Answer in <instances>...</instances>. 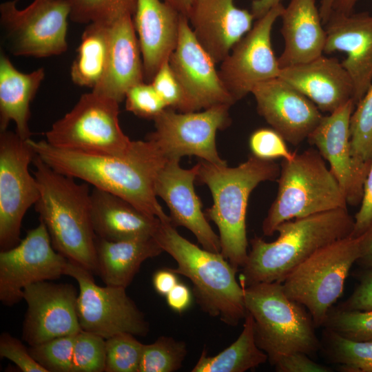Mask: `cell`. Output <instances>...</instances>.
Returning <instances> with one entry per match:
<instances>
[{
  "mask_svg": "<svg viewBox=\"0 0 372 372\" xmlns=\"http://www.w3.org/2000/svg\"><path fill=\"white\" fill-rule=\"evenodd\" d=\"M144 69L132 16L109 24V52L104 76L92 91L116 101L125 99L127 90L143 82Z\"/></svg>",
  "mask_w": 372,
  "mask_h": 372,
  "instance_id": "25",
  "label": "cell"
},
{
  "mask_svg": "<svg viewBox=\"0 0 372 372\" xmlns=\"http://www.w3.org/2000/svg\"><path fill=\"white\" fill-rule=\"evenodd\" d=\"M109 24H87L70 69L76 85L93 90L102 80L108 58Z\"/></svg>",
  "mask_w": 372,
  "mask_h": 372,
  "instance_id": "31",
  "label": "cell"
},
{
  "mask_svg": "<svg viewBox=\"0 0 372 372\" xmlns=\"http://www.w3.org/2000/svg\"><path fill=\"white\" fill-rule=\"evenodd\" d=\"M90 216L96 238L109 241L154 236L161 224L127 200L96 187L90 194Z\"/></svg>",
  "mask_w": 372,
  "mask_h": 372,
  "instance_id": "26",
  "label": "cell"
},
{
  "mask_svg": "<svg viewBox=\"0 0 372 372\" xmlns=\"http://www.w3.org/2000/svg\"><path fill=\"white\" fill-rule=\"evenodd\" d=\"M68 259L54 249L44 223L28 231L14 247L0 252V300L12 306L32 284L64 275Z\"/></svg>",
  "mask_w": 372,
  "mask_h": 372,
  "instance_id": "15",
  "label": "cell"
},
{
  "mask_svg": "<svg viewBox=\"0 0 372 372\" xmlns=\"http://www.w3.org/2000/svg\"><path fill=\"white\" fill-rule=\"evenodd\" d=\"M136 335L119 333L105 340L106 372H138L144 344Z\"/></svg>",
  "mask_w": 372,
  "mask_h": 372,
  "instance_id": "36",
  "label": "cell"
},
{
  "mask_svg": "<svg viewBox=\"0 0 372 372\" xmlns=\"http://www.w3.org/2000/svg\"><path fill=\"white\" fill-rule=\"evenodd\" d=\"M163 251L176 262L172 269L188 278L200 308L229 326H236L247 311L243 287L236 271L221 253L201 249L180 236L171 223H163L154 236Z\"/></svg>",
  "mask_w": 372,
  "mask_h": 372,
  "instance_id": "5",
  "label": "cell"
},
{
  "mask_svg": "<svg viewBox=\"0 0 372 372\" xmlns=\"http://www.w3.org/2000/svg\"><path fill=\"white\" fill-rule=\"evenodd\" d=\"M323 327L351 340L372 342V310L330 309Z\"/></svg>",
  "mask_w": 372,
  "mask_h": 372,
  "instance_id": "37",
  "label": "cell"
},
{
  "mask_svg": "<svg viewBox=\"0 0 372 372\" xmlns=\"http://www.w3.org/2000/svg\"><path fill=\"white\" fill-rule=\"evenodd\" d=\"M181 14L187 17L194 0H163Z\"/></svg>",
  "mask_w": 372,
  "mask_h": 372,
  "instance_id": "51",
  "label": "cell"
},
{
  "mask_svg": "<svg viewBox=\"0 0 372 372\" xmlns=\"http://www.w3.org/2000/svg\"><path fill=\"white\" fill-rule=\"evenodd\" d=\"M77 296L76 288L68 283L42 281L26 287L23 294L28 304L23 340L30 347L82 331Z\"/></svg>",
  "mask_w": 372,
  "mask_h": 372,
  "instance_id": "17",
  "label": "cell"
},
{
  "mask_svg": "<svg viewBox=\"0 0 372 372\" xmlns=\"http://www.w3.org/2000/svg\"><path fill=\"white\" fill-rule=\"evenodd\" d=\"M249 147L254 156L265 160H291L296 152L289 151L285 139L273 128L254 130L249 138Z\"/></svg>",
  "mask_w": 372,
  "mask_h": 372,
  "instance_id": "40",
  "label": "cell"
},
{
  "mask_svg": "<svg viewBox=\"0 0 372 372\" xmlns=\"http://www.w3.org/2000/svg\"><path fill=\"white\" fill-rule=\"evenodd\" d=\"M150 83L167 107L188 112L185 92L168 61L161 65Z\"/></svg>",
  "mask_w": 372,
  "mask_h": 372,
  "instance_id": "42",
  "label": "cell"
},
{
  "mask_svg": "<svg viewBox=\"0 0 372 372\" xmlns=\"http://www.w3.org/2000/svg\"><path fill=\"white\" fill-rule=\"evenodd\" d=\"M284 8L280 3L256 19L220 62V78L235 102L251 93L258 83L279 76L280 67L271 37L273 24Z\"/></svg>",
  "mask_w": 372,
  "mask_h": 372,
  "instance_id": "14",
  "label": "cell"
},
{
  "mask_svg": "<svg viewBox=\"0 0 372 372\" xmlns=\"http://www.w3.org/2000/svg\"><path fill=\"white\" fill-rule=\"evenodd\" d=\"M279 372H330L331 369L312 360L303 352L281 356L273 365Z\"/></svg>",
  "mask_w": 372,
  "mask_h": 372,
  "instance_id": "45",
  "label": "cell"
},
{
  "mask_svg": "<svg viewBox=\"0 0 372 372\" xmlns=\"http://www.w3.org/2000/svg\"><path fill=\"white\" fill-rule=\"evenodd\" d=\"M179 161L169 160L159 170L154 182L155 194L168 206L173 226L187 228L194 234L203 248L220 253L219 236L209 225L194 190L198 163L191 169H183Z\"/></svg>",
  "mask_w": 372,
  "mask_h": 372,
  "instance_id": "19",
  "label": "cell"
},
{
  "mask_svg": "<svg viewBox=\"0 0 372 372\" xmlns=\"http://www.w3.org/2000/svg\"><path fill=\"white\" fill-rule=\"evenodd\" d=\"M321 348L342 371L372 372V342L351 340L325 329Z\"/></svg>",
  "mask_w": 372,
  "mask_h": 372,
  "instance_id": "32",
  "label": "cell"
},
{
  "mask_svg": "<svg viewBox=\"0 0 372 372\" xmlns=\"http://www.w3.org/2000/svg\"><path fill=\"white\" fill-rule=\"evenodd\" d=\"M64 275L76 280L79 293L76 311L81 330L107 339L119 333L145 336L149 324L144 314L121 287L95 283L93 275L81 265L68 260Z\"/></svg>",
  "mask_w": 372,
  "mask_h": 372,
  "instance_id": "11",
  "label": "cell"
},
{
  "mask_svg": "<svg viewBox=\"0 0 372 372\" xmlns=\"http://www.w3.org/2000/svg\"><path fill=\"white\" fill-rule=\"evenodd\" d=\"M325 31L324 52L347 55L341 63L352 81L356 105L372 83V15L333 11Z\"/></svg>",
  "mask_w": 372,
  "mask_h": 372,
  "instance_id": "21",
  "label": "cell"
},
{
  "mask_svg": "<svg viewBox=\"0 0 372 372\" xmlns=\"http://www.w3.org/2000/svg\"><path fill=\"white\" fill-rule=\"evenodd\" d=\"M278 77L311 100L321 112L333 113L353 101L352 81L341 62L334 57L322 54L309 61L281 68Z\"/></svg>",
  "mask_w": 372,
  "mask_h": 372,
  "instance_id": "23",
  "label": "cell"
},
{
  "mask_svg": "<svg viewBox=\"0 0 372 372\" xmlns=\"http://www.w3.org/2000/svg\"><path fill=\"white\" fill-rule=\"evenodd\" d=\"M125 99L127 111L148 119L154 120L167 107L151 83L144 81L130 87Z\"/></svg>",
  "mask_w": 372,
  "mask_h": 372,
  "instance_id": "41",
  "label": "cell"
},
{
  "mask_svg": "<svg viewBox=\"0 0 372 372\" xmlns=\"http://www.w3.org/2000/svg\"><path fill=\"white\" fill-rule=\"evenodd\" d=\"M0 356L12 361L23 372H48L19 340L6 332L0 336Z\"/></svg>",
  "mask_w": 372,
  "mask_h": 372,
  "instance_id": "43",
  "label": "cell"
},
{
  "mask_svg": "<svg viewBox=\"0 0 372 372\" xmlns=\"http://www.w3.org/2000/svg\"><path fill=\"white\" fill-rule=\"evenodd\" d=\"M242 287L246 311L254 319L256 344L271 365L284 355L303 352L312 355L321 349L311 314L286 295L282 282Z\"/></svg>",
  "mask_w": 372,
  "mask_h": 372,
  "instance_id": "6",
  "label": "cell"
},
{
  "mask_svg": "<svg viewBox=\"0 0 372 372\" xmlns=\"http://www.w3.org/2000/svg\"><path fill=\"white\" fill-rule=\"evenodd\" d=\"M119 103L95 92L81 95L74 107L53 123L45 141L60 149L122 155L132 147L119 123Z\"/></svg>",
  "mask_w": 372,
  "mask_h": 372,
  "instance_id": "9",
  "label": "cell"
},
{
  "mask_svg": "<svg viewBox=\"0 0 372 372\" xmlns=\"http://www.w3.org/2000/svg\"><path fill=\"white\" fill-rule=\"evenodd\" d=\"M45 77L40 68L30 73L19 71L4 54L0 56V130H7L11 121L23 139L30 138L28 127L30 105Z\"/></svg>",
  "mask_w": 372,
  "mask_h": 372,
  "instance_id": "28",
  "label": "cell"
},
{
  "mask_svg": "<svg viewBox=\"0 0 372 372\" xmlns=\"http://www.w3.org/2000/svg\"><path fill=\"white\" fill-rule=\"evenodd\" d=\"M98 273L105 285L126 288L142 263L163 252L154 236L109 241L96 238Z\"/></svg>",
  "mask_w": 372,
  "mask_h": 372,
  "instance_id": "29",
  "label": "cell"
},
{
  "mask_svg": "<svg viewBox=\"0 0 372 372\" xmlns=\"http://www.w3.org/2000/svg\"><path fill=\"white\" fill-rule=\"evenodd\" d=\"M168 62L185 92L188 112L236 103L220 78L216 62L198 41L187 17L183 14L178 43Z\"/></svg>",
  "mask_w": 372,
  "mask_h": 372,
  "instance_id": "16",
  "label": "cell"
},
{
  "mask_svg": "<svg viewBox=\"0 0 372 372\" xmlns=\"http://www.w3.org/2000/svg\"><path fill=\"white\" fill-rule=\"evenodd\" d=\"M282 0H253L251 5V12L258 19L266 14L273 7L282 3Z\"/></svg>",
  "mask_w": 372,
  "mask_h": 372,
  "instance_id": "50",
  "label": "cell"
},
{
  "mask_svg": "<svg viewBox=\"0 0 372 372\" xmlns=\"http://www.w3.org/2000/svg\"><path fill=\"white\" fill-rule=\"evenodd\" d=\"M27 141L56 171L117 195L163 223H171L154 190L156 175L169 160L151 141H132L122 155L87 154L55 147L45 140Z\"/></svg>",
  "mask_w": 372,
  "mask_h": 372,
  "instance_id": "1",
  "label": "cell"
},
{
  "mask_svg": "<svg viewBox=\"0 0 372 372\" xmlns=\"http://www.w3.org/2000/svg\"><path fill=\"white\" fill-rule=\"evenodd\" d=\"M74 335H65L30 346L32 358L48 372H72Z\"/></svg>",
  "mask_w": 372,
  "mask_h": 372,
  "instance_id": "39",
  "label": "cell"
},
{
  "mask_svg": "<svg viewBox=\"0 0 372 372\" xmlns=\"http://www.w3.org/2000/svg\"><path fill=\"white\" fill-rule=\"evenodd\" d=\"M39 197L34 204L53 247L68 260L97 275L96 242L90 216L91 191L87 183L63 174L38 155L33 158Z\"/></svg>",
  "mask_w": 372,
  "mask_h": 372,
  "instance_id": "2",
  "label": "cell"
},
{
  "mask_svg": "<svg viewBox=\"0 0 372 372\" xmlns=\"http://www.w3.org/2000/svg\"><path fill=\"white\" fill-rule=\"evenodd\" d=\"M359 274V284L351 295L338 308L344 310H372V269Z\"/></svg>",
  "mask_w": 372,
  "mask_h": 372,
  "instance_id": "44",
  "label": "cell"
},
{
  "mask_svg": "<svg viewBox=\"0 0 372 372\" xmlns=\"http://www.w3.org/2000/svg\"><path fill=\"white\" fill-rule=\"evenodd\" d=\"M280 166L253 155L237 167L198 163L196 180L209 187L213 205L205 210L207 219L219 230L221 254L238 271L245 264L247 252L246 215L252 191L262 182L278 179Z\"/></svg>",
  "mask_w": 372,
  "mask_h": 372,
  "instance_id": "4",
  "label": "cell"
},
{
  "mask_svg": "<svg viewBox=\"0 0 372 372\" xmlns=\"http://www.w3.org/2000/svg\"><path fill=\"white\" fill-rule=\"evenodd\" d=\"M17 1L0 5V24L10 53L37 58L64 53L70 12L68 0H34L23 9Z\"/></svg>",
  "mask_w": 372,
  "mask_h": 372,
  "instance_id": "10",
  "label": "cell"
},
{
  "mask_svg": "<svg viewBox=\"0 0 372 372\" xmlns=\"http://www.w3.org/2000/svg\"><path fill=\"white\" fill-rule=\"evenodd\" d=\"M244 320L237 340L212 357L203 350L192 372H244L265 363L268 357L256 344L254 319L247 312Z\"/></svg>",
  "mask_w": 372,
  "mask_h": 372,
  "instance_id": "30",
  "label": "cell"
},
{
  "mask_svg": "<svg viewBox=\"0 0 372 372\" xmlns=\"http://www.w3.org/2000/svg\"><path fill=\"white\" fill-rule=\"evenodd\" d=\"M180 16L163 0H136L132 20L148 83L176 47Z\"/></svg>",
  "mask_w": 372,
  "mask_h": 372,
  "instance_id": "24",
  "label": "cell"
},
{
  "mask_svg": "<svg viewBox=\"0 0 372 372\" xmlns=\"http://www.w3.org/2000/svg\"><path fill=\"white\" fill-rule=\"evenodd\" d=\"M372 223V160L364 180L363 194L359 210L354 217V227L351 236L358 237Z\"/></svg>",
  "mask_w": 372,
  "mask_h": 372,
  "instance_id": "46",
  "label": "cell"
},
{
  "mask_svg": "<svg viewBox=\"0 0 372 372\" xmlns=\"http://www.w3.org/2000/svg\"><path fill=\"white\" fill-rule=\"evenodd\" d=\"M355 106L351 100L335 112L323 116L307 138L329 163L347 204L351 205L360 203L366 178L352 156L350 120Z\"/></svg>",
  "mask_w": 372,
  "mask_h": 372,
  "instance_id": "20",
  "label": "cell"
},
{
  "mask_svg": "<svg viewBox=\"0 0 372 372\" xmlns=\"http://www.w3.org/2000/svg\"><path fill=\"white\" fill-rule=\"evenodd\" d=\"M230 105H220L202 112H176L165 108L154 119V132L147 140L153 142L169 160L196 156L216 165L227 163L218 155L216 135L230 123Z\"/></svg>",
  "mask_w": 372,
  "mask_h": 372,
  "instance_id": "13",
  "label": "cell"
},
{
  "mask_svg": "<svg viewBox=\"0 0 372 372\" xmlns=\"http://www.w3.org/2000/svg\"><path fill=\"white\" fill-rule=\"evenodd\" d=\"M251 93L258 114L293 145L307 139L323 116L311 100L280 77L258 83Z\"/></svg>",
  "mask_w": 372,
  "mask_h": 372,
  "instance_id": "18",
  "label": "cell"
},
{
  "mask_svg": "<svg viewBox=\"0 0 372 372\" xmlns=\"http://www.w3.org/2000/svg\"><path fill=\"white\" fill-rule=\"evenodd\" d=\"M335 0H321L319 7L320 17L324 25L328 21L331 17Z\"/></svg>",
  "mask_w": 372,
  "mask_h": 372,
  "instance_id": "52",
  "label": "cell"
},
{
  "mask_svg": "<svg viewBox=\"0 0 372 372\" xmlns=\"http://www.w3.org/2000/svg\"><path fill=\"white\" fill-rule=\"evenodd\" d=\"M350 142L353 160L366 177L372 160V83L351 114Z\"/></svg>",
  "mask_w": 372,
  "mask_h": 372,
  "instance_id": "33",
  "label": "cell"
},
{
  "mask_svg": "<svg viewBox=\"0 0 372 372\" xmlns=\"http://www.w3.org/2000/svg\"><path fill=\"white\" fill-rule=\"evenodd\" d=\"M70 19L75 23H111L127 15L133 16L136 0H68Z\"/></svg>",
  "mask_w": 372,
  "mask_h": 372,
  "instance_id": "34",
  "label": "cell"
},
{
  "mask_svg": "<svg viewBox=\"0 0 372 372\" xmlns=\"http://www.w3.org/2000/svg\"><path fill=\"white\" fill-rule=\"evenodd\" d=\"M354 218L339 208L289 220L276 228L273 242L251 240V249L239 276L242 287L260 282H282L301 262L318 249L351 236Z\"/></svg>",
  "mask_w": 372,
  "mask_h": 372,
  "instance_id": "3",
  "label": "cell"
},
{
  "mask_svg": "<svg viewBox=\"0 0 372 372\" xmlns=\"http://www.w3.org/2000/svg\"><path fill=\"white\" fill-rule=\"evenodd\" d=\"M359 237L360 255L356 263L364 269H372V223Z\"/></svg>",
  "mask_w": 372,
  "mask_h": 372,
  "instance_id": "49",
  "label": "cell"
},
{
  "mask_svg": "<svg viewBox=\"0 0 372 372\" xmlns=\"http://www.w3.org/2000/svg\"><path fill=\"white\" fill-rule=\"evenodd\" d=\"M358 1V0H335L333 11L347 14H351L353 12L354 6Z\"/></svg>",
  "mask_w": 372,
  "mask_h": 372,
  "instance_id": "53",
  "label": "cell"
},
{
  "mask_svg": "<svg viewBox=\"0 0 372 372\" xmlns=\"http://www.w3.org/2000/svg\"><path fill=\"white\" fill-rule=\"evenodd\" d=\"M35 152L27 140L8 130L0 134V248L20 241L22 220L39 197L38 182L29 171Z\"/></svg>",
  "mask_w": 372,
  "mask_h": 372,
  "instance_id": "12",
  "label": "cell"
},
{
  "mask_svg": "<svg viewBox=\"0 0 372 372\" xmlns=\"http://www.w3.org/2000/svg\"><path fill=\"white\" fill-rule=\"evenodd\" d=\"M360 255L359 236L338 240L313 253L282 282L286 295L308 310L316 327L323 326L331 307L342 296Z\"/></svg>",
  "mask_w": 372,
  "mask_h": 372,
  "instance_id": "8",
  "label": "cell"
},
{
  "mask_svg": "<svg viewBox=\"0 0 372 372\" xmlns=\"http://www.w3.org/2000/svg\"><path fill=\"white\" fill-rule=\"evenodd\" d=\"M278 183L276 197L262 222L265 236H272L285 221L347 208L337 179L317 149L282 160Z\"/></svg>",
  "mask_w": 372,
  "mask_h": 372,
  "instance_id": "7",
  "label": "cell"
},
{
  "mask_svg": "<svg viewBox=\"0 0 372 372\" xmlns=\"http://www.w3.org/2000/svg\"><path fill=\"white\" fill-rule=\"evenodd\" d=\"M187 17L196 39L216 63L252 28L255 19L234 0H194Z\"/></svg>",
  "mask_w": 372,
  "mask_h": 372,
  "instance_id": "22",
  "label": "cell"
},
{
  "mask_svg": "<svg viewBox=\"0 0 372 372\" xmlns=\"http://www.w3.org/2000/svg\"><path fill=\"white\" fill-rule=\"evenodd\" d=\"M187 354L185 342L161 336L144 344L138 372H174L178 370Z\"/></svg>",
  "mask_w": 372,
  "mask_h": 372,
  "instance_id": "35",
  "label": "cell"
},
{
  "mask_svg": "<svg viewBox=\"0 0 372 372\" xmlns=\"http://www.w3.org/2000/svg\"><path fill=\"white\" fill-rule=\"evenodd\" d=\"M177 275L172 269L156 271L152 278V284L155 291L158 294L166 296L178 282Z\"/></svg>",
  "mask_w": 372,
  "mask_h": 372,
  "instance_id": "48",
  "label": "cell"
},
{
  "mask_svg": "<svg viewBox=\"0 0 372 372\" xmlns=\"http://www.w3.org/2000/svg\"><path fill=\"white\" fill-rule=\"evenodd\" d=\"M105 362V339L83 330L75 335L72 372H103Z\"/></svg>",
  "mask_w": 372,
  "mask_h": 372,
  "instance_id": "38",
  "label": "cell"
},
{
  "mask_svg": "<svg viewBox=\"0 0 372 372\" xmlns=\"http://www.w3.org/2000/svg\"><path fill=\"white\" fill-rule=\"evenodd\" d=\"M280 18L285 43L278 58L280 69L309 61L324 53L326 31L316 0H290Z\"/></svg>",
  "mask_w": 372,
  "mask_h": 372,
  "instance_id": "27",
  "label": "cell"
},
{
  "mask_svg": "<svg viewBox=\"0 0 372 372\" xmlns=\"http://www.w3.org/2000/svg\"><path fill=\"white\" fill-rule=\"evenodd\" d=\"M166 301L170 309L182 313L189 308L192 303V292L185 285L178 282L166 295Z\"/></svg>",
  "mask_w": 372,
  "mask_h": 372,
  "instance_id": "47",
  "label": "cell"
}]
</instances>
